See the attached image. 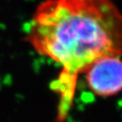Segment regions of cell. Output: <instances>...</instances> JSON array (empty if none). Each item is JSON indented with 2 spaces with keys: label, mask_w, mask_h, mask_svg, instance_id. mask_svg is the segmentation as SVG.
<instances>
[{
  "label": "cell",
  "mask_w": 122,
  "mask_h": 122,
  "mask_svg": "<svg viewBox=\"0 0 122 122\" xmlns=\"http://www.w3.org/2000/svg\"><path fill=\"white\" fill-rule=\"evenodd\" d=\"M88 87L95 95L109 97L122 91V59L109 56L96 61L87 70Z\"/></svg>",
  "instance_id": "obj_2"
},
{
  "label": "cell",
  "mask_w": 122,
  "mask_h": 122,
  "mask_svg": "<svg viewBox=\"0 0 122 122\" xmlns=\"http://www.w3.org/2000/svg\"><path fill=\"white\" fill-rule=\"evenodd\" d=\"M26 41L62 68L55 90L66 104L78 75L104 57H122V12L112 0H45L27 24Z\"/></svg>",
  "instance_id": "obj_1"
}]
</instances>
